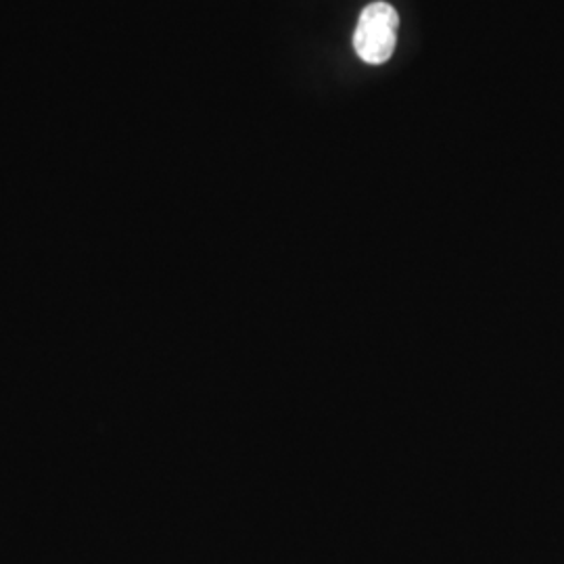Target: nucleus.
I'll return each instance as SVG.
<instances>
[{
    "label": "nucleus",
    "mask_w": 564,
    "mask_h": 564,
    "mask_svg": "<svg viewBox=\"0 0 564 564\" xmlns=\"http://www.w3.org/2000/svg\"><path fill=\"white\" fill-rule=\"evenodd\" d=\"M400 15L389 2L368 4L354 32V48L368 65H383L393 57L398 44Z\"/></svg>",
    "instance_id": "obj_1"
}]
</instances>
